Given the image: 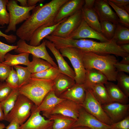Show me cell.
I'll use <instances>...</instances> for the list:
<instances>
[{"label":"cell","instance_id":"83f0119b","mask_svg":"<svg viewBox=\"0 0 129 129\" xmlns=\"http://www.w3.org/2000/svg\"><path fill=\"white\" fill-rule=\"evenodd\" d=\"M29 54L24 53L14 55L7 53L5 56L4 61L2 63L11 67L19 64L27 66L30 62L29 59Z\"/></svg>","mask_w":129,"mask_h":129},{"label":"cell","instance_id":"30bf717a","mask_svg":"<svg viewBox=\"0 0 129 129\" xmlns=\"http://www.w3.org/2000/svg\"><path fill=\"white\" fill-rule=\"evenodd\" d=\"M83 19L81 9L60 24L50 35L67 38L77 28Z\"/></svg>","mask_w":129,"mask_h":129},{"label":"cell","instance_id":"ffe728a7","mask_svg":"<svg viewBox=\"0 0 129 129\" xmlns=\"http://www.w3.org/2000/svg\"><path fill=\"white\" fill-rule=\"evenodd\" d=\"M53 90L58 97L75 83V80L61 73L54 80Z\"/></svg>","mask_w":129,"mask_h":129},{"label":"cell","instance_id":"5bb4252c","mask_svg":"<svg viewBox=\"0 0 129 129\" xmlns=\"http://www.w3.org/2000/svg\"><path fill=\"white\" fill-rule=\"evenodd\" d=\"M78 126H85L91 129L112 128L111 125L102 123L88 112L82 107L80 109L78 118L72 127Z\"/></svg>","mask_w":129,"mask_h":129},{"label":"cell","instance_id":"60d3db41","mask_svg":"<svg viewBox=\"0 0 129 129\" xmlns=\"http://www.w3.org/2000/svg\"><path fill=\"white\" fill-rule=\"evenodd\" d=\"M12 67L2 62H0V82H4L5 80L10 72Z\"/></svg>","mask_w":129,"mask_h":129},{"label":"cell","instance_id":"9c48e42d","mask_svg":"<svg viewBox=\"0 0 129 129\" xmlns=\"http://www.w3.org/2000/svg\"><path fill=\"white\" fill-rule=\"evenodd\" d=\"M18 47L15 51L20 54L27 53L42 59L50 63L53 66L57 67L58 65L48 52L46 45L45 40L37 46H31L27 44L26 41L20 39L17 42Z\"/></svg>","mask_w":129,"mask_h":129},{"label":"cell","instance_id":"11a10c76","mask_svg":"<svg viewBox=\"0 0 129 129\" xmlns=\"http://www.w3.org/2000/svg\"><path fill=\"white\" fill-rule=\"evenodd\" d=\"M5 128V125L4 124L0 123V129H3Z\"/></svg>","mask_w":129,"mask_h":129},{"label":"cell","instance_id":"f546056e","mask_svg":"<svg viewBox=\"0 0 129 129\" xmlns=\"http://www.w3.org/2000/svg\"><path fill=\"white\" fill-rule=\"evenodd\" d=\"M27 66L28 70L32 74L45 70L52 66L46 61L32 55V60L30 61Z\"/></svg>","mask_w":129,"mask_h":129},{"label":"cell","instance_id":"52a82bcc","mask_svg":"<svg viewBox=\"0 0 129 129\" xmlns=\"http://www.w3.org/2000/svg\"><path fill=\"white\" fill-rule=\"evenodd\" d=\"M36 6L24 7L18 5L17 0H8L6 9L9 11L10 21L5 32L16 31V25L27 20L31 15L30 11Z\"/></svg>","mask_w":129,"mask_h":129},{"label":"cell","instance_id":"bcb514c9","mask_svg":"<svg viewBox=\"0 0 129 129\" xmlns=\"http://www.w3.org/2000/svg\"><path fill=\"white\" fill-rule=\"evenodd\" d=\"M20 125L17 122L12 120L6 127V129H19Z\"/></svg>","mask_w":129,"mask_h":129},{"label":"cell","instance_id":"b9f144b4","mask_svg":"<svg viewBox=\"0 0 129 129\" xmlns=\"http://www.w3.org/2000/svg\"><path fill=\"white\" fill-rule=\"evenodd\" d=\"M111 126L113 129H129V115L119 121L113 123Z\"/></svg>","mask_w":129,"mask_h":129},{"label":"cell","instance_id":"d6a6232c","mask_svg":"<svg viewBox=\"0 0 129 129\" xmlns=\"http://www.w3.org/2000/svg\"><path fill=\"white\" fill-rule=\"evenodd\" d=\"M13 66L19 78V88L28 82L31 78L32 74L27 67H23L19 65Z\"/></svg>","mask_w":129,"mask_h":129},{"label":"cell","instance_id":"8fae6325","mask_svg":"<svg viewBox=\"0 0 129 129\" xmlns=\"http://www.w3.org/2000/svg\"><path fill=\"white\" fill-rule=\"evenodd\" d=\"M34 104L31 115L27 120L20 125L19 129H52L53 121L45 119Z\"/></svg>","mask_w":129,"mask_h":129},{"label":"cell","instance_id":"4316f807","mask_svg":"<svg viewBox=\"0 0 129 129\" xmlns=\"http://www.w3.org/2000/svg\"><path fill=\"white\" fill-rule=\"evenodd\" d=\"M86 89L91 90L95 98L102 105L113 102L110 98L104 84L92 85Z\"/></svg>","mask_w":129,"mask_h":129},{"label":"cell","instance_id":"e0dca14e","mask_svg":"<svg viewBox=\"0 0 129 129\" xmlns=\"http://www.w3.org/2000/svg\"><path fill=\"white\" fill-rule=\"evenodd\" d=\"M84 2L85 0H68L58 10L54 18V22L57 24L81 10Z\"/></svg>","mask_w":129,"mask_h":129},{"label":"cell","instance_id":"7bdbcfd3","mask_svg":"<svg viewBox=\"0 0 129 129\" xmlns=\"http://www.w3.org/2000/svg\"><path fill=\"white\" fill-rule=\"evenodd\" d=\"M116 6L129 13V0H109Z\"/></svg>","mask_w":129,"mask_h":129},{"label":"cell","instance_id":"277c9868","mask_svg":"<svg viewBox=\"0 0 129 129\" xmlns=\"http://www.w3.org/2000/svg\"><path fill=\"white\" fill-rule=\"evenodd\" d=\"M53 81L32 78L18 88L20 94L25 96L38 106L45 96L53 90Z\"/></svg>","mask_w":129,"mask_h":129},{"label":"cell","instance_id":"4dcf8cb0","mask_svg":"<svg viewBox=\"0 0 129 129\" xmlns=\"http://www.w3.org/2000/svg\"><path fill=\"white\" fill-rule=\"evenodd\" d=\"M19 94L18 89L12 90L8 96L0 102L5 118L13 108Z\"/></svg>","mask_w":129,"mask_h":129},{"label":"cell","instance_id":"9a60e30c","mask_svg":"<svg viewBox=\"0 0 129 129\" xmlns=\"http://www.w3.org/2000/svg\"><path fill=\"white\" fill-rule=\"evenodd\" d=\"M67 38L76 39H94L98 40L100 42L110 41L101 33L96 31L89 26L83 19L77 28Z\"/></svg>","mask_w":129,"mask_h":129},{"label":"cell","instance_id":"f1b7e54d","mask_svg":"<svg viewBox=\"0 0 129 129\" xmlns=\"http://www.w3.org/2000/svg\"><path fill=\"white\" fill-rule=\"evenodd\" d=\"M111 40L119 46L129 44V28L119 23L116 24L115 33Z\"/></svg>","mask_w":129,"mask_h":129},{"label":"cell","instance_id":"d6986e66","mask_svg":"<svg viewBox=\"0 0 129 129\" xmlns=\"http://www.w3.org/2000/svg\"><path fill=\"white\" fill-rule=\"evenodd\" d=\"M86 88L83 84L75 83L59 97L70 100L82 105L85 100Z\"/></svg>","mask_w":129,"mask_h":129},{"label":"cell","instance_id":"681fc988","mask_svg":"<svg viewBox=\"0 0 129 129\" xmlns=\"http://www.w3.org/2000/svg\"><path fill=\"white\" fill-rule=\"evenodd\" d=\"M122 58V59L119 62L124 64H129V55Z\"/></svg>","mask_w":129,"mask_h":129},{"label":"cell","instance_id":"d4e9b609","mask_svg":"<svg viewBox=\"0 0 129 129\" xmlns=\"http://www.w3.org/2000/svg\"><path fill=\"white\" fill-rule=\"evenodd\" d=\"M81 11L83 19L88 25L96 31L101 33L100 22L94 8L88 9L83 7Z\"/></svg>","mask_w":129,"mask_h":129},{"label":"cell","instance_id":"4fadbf2b","mask_svg":"<svg viewBox=\"0 0 129 129\" xmlns=\"http://www.w3.org/2000/svg\"><path fill=\"white\" fill-rule=\"evenodd\" d=\"M102 106L113 123L119 121L129 115V104L113 102Z\"/></svg>","mask_w":129,"mask_h":129},{"label":"cell","instance_id":"836d02e7","mask_svg":"<svg viewBox=\"0 0 129 129\" xmlns=\"http://www.w3.org/2000/svg\"><path fill=\"white\" fill-rule=\"evenodd\" d=\"M100 22L101 33L108 40H111L114 36L116 24L107 21H102Z\"/></svg>","mask_w":129,"mask_h":129},{"label":"cell","instance_id":"5b68a950","mask_svg":"<svg viewBox=\"0 0 129 129\" xmlns=\"http://www.w3.org/2000/svg\"><path fill=\"white\" fill-rule=\"evenodd\" d=\"M34 104L29 99L20 93L13 108L5 117V120L9 122L14 120L22 125L30 116Z\"/></svg>","mask_w":129,"mask_h":129},{"label":"cell","instance_id":"e575fe53","mask_svg":"<svg viewBox=\"0 0 129 129\" xmlns=\"http://www.w3.org/2000/svg\"><path fill=\"white\" fill-rule=\"evenodd\" d=\"M117 85L128 97H129V76L123 72H118Z\"/></svg>","mask_w":129,"mask_h":129},{"label":"cell","instance_id":"74e56055","mask_svg":"<svg viewBox=\"0 0 129 129\" xmlns=\"http://www.w3.org/2000/svg\"><path fill=\"white\" fill-rule=\"evenodd\" d=\"M7 85L12 90L18 89L19 87V78L16 71L13 67L8 76L5 80Z\"/></svg>","mask_w":129,"mask_h":129},{"label":"cell","instance_id":"7402d4cb","mask_svg":"<svg viewBox=\"0 0 129 129\" xmlns=\"http://www.w3.org/2000/svg\"><path fill=\"white\" fill-rule=\"evenodd\" d=\"M68 17L64 18L61 21L53 26L40 27L33 33L30 41L29 45L37 46L39 45L41 41L48 35H50L61 23L66 20Z\"/></svg>","mask_w":129,"mask_h":129},{"label":"cell","instance_id":"ee69618b","mask_svg":"<svg viewBox=\"0 0 129 129\" xmlns=\"http://www.w3.org/2000/svg\"><path fill=\"white\" fill-rule=\"evenodd\" d=\"M114 66L118 72L129 73V64H124L117 62L114 64Z\"/></svg>","mask_w":129,"mask_h":129},{"label":"cell","instance_id":"3957f363","mask_svg":"<svg viewBox=\"0 0 129 129\" xmlns=\"http://www.w3.org/2000/svg\"><path fill=\"white\" fill-rule=\"evenodd\" d=\"M81 50L83 64L86 70L97 69L103 74L109 81H116L118 72L114 64L118 61L115 55H101Z\"/></svg>","mask_w":129,"mask_h":129},{"label":"cell","instance_id":"f6af8a7d","mask_svg":"<svg viewBox=\"0 0 129 129\" xmlns=\"http://www.w3.org/2000/svg\"><path fill=\"white\" fill-rule=\"evenodd\" d=\"M4 27H0V28H3ZM0 36L4 38L6 41L9 43H13L15 42L17 39L16 36L11 34L10 35H6L2 32L0 30Z\"/></svg>","mask_w":129,"mask_h":129},{"label":"cell","instance_id":"603a6c76","mask_svg":"<svg viewBox=\"0 0 129 129\" xmlns=\"http://www.w3.org/2000/svg\"><path fill=\"white\" fill-rule=\"evenodd\" d=\"M104 85L113 102L124 104H128L129 97L123 92L117 85L111 81H108Z\"/></svg>","mask_w":129,"mask_h":129},{"label":"cell","instance_id":"cb8c5ba5","mask_svg":"<svg viewBox=\"0 0 129 129\" xmlns=\"http://www.w3.org/2000/svg\"><path fill=\"white\" fill-rule=\"evenodd\" d=\"M105 76L101 71L94 69L86 70L84 82L86 89L92 85L102 84H104L108 81Z\"/></svg>","mask_w":129,"mask_h":129},{"label":"cell","instance_id":"2e32d148","mask_svg":"<svg viewBox=\"0 0 129 129\" xmlns=\"http://www.w3.org/2000/svg\"><path fill=\"white\" fill-rule=\"evenodd\" d=\"M94 8L100 22L108 21L116 24L119 23L117 14L112 9L107 0H95Z\"/></svg>","mask_w":129,"mask_h":129},{"label":"cell","instance_id":"1f68e13d","mask_svg":"<svg viewBox=\"0 0 129 129\" xmlns=\"http://www.w3.org/2000/svg\"><path fill=\"white\" fill-rule=\"evenodd\" d=\"M60 73L58 67L52 66L42 71L32 74L31 78L54 81Z\"/></svg>","mask_w":129,"mask_h":129},{"label":"cell","instance_id":"9f6ffc18","mask_svg":"<svg viewBox=\"0 0 129 129\" xmlns=\"http://www.w3.org/2000/svg\"><path fill=\"white\" fill-rule=\"evenodd\" d=\"M113 129L112 128V129Z\"/></svg>","mask_w":129,"mask_h":129},{"label":"cell","instance_id":"7dc6e473","mask_svg":"<svg viewBox=\"0 0 129 129\" xmlns=\"http://www.w3.org/2000/svg\"><path fill=\"white\" fill-rule=\"evenodd\" d=\"M95 1V0H85L83 7L88 9L94 8Z\"/></svg>","mask_w":129,"mask_h":129},{"label":"cell","instance_id":"816d5d0a","mask_svg":"<svg viewBox=\"0 0 129 129\" xmlns=\"http://www.w3.org/2000/svg\"><path fill=\"white\" fill-rule=\"evenodd\" d=\"M5 120V116L3 109L0 102V121Z\"/></svg>","mask_w":129,"mask_h":129},{"label":"cell","instance_id":"484cf974","mask_svg":"<svg viewBox=\"0 0 129 129\" xmlns=\"http://www.w3.org/2000/svg\"><path fill=\"white\" fill-rule=\"evenodd\" d=\"M48 118L53 122L52 129H70L76 120L59 114L51 115Z\"/></svg>","mask_w":129,"mask_h":129},{"label":"cell","instance_id":"7c38bea8","mask_svg":"<svg viewBox=\"0 0 129 129\" xmlns=\"http://www.w3.org/2000/svg\"><path fill=\"white\" fill-rule=\"evenodd\" d=\"M82 107L81 105L70 100L64 99L56 105L45 117L48 118L51 115L59 114L76 120L80 110Z\"/></svg>","mask_w":129,"mask_h":129},{"label":"cell","instance_id":"8992f818","mask_svg":"<svg viewBox=\"0 0 129 129\" xmlns=\"http://www.w3.org/2000/svg\"><path fill=\"white\" fill-rule=\"evenodd\" d=\"M59 50L63 56L67 58L71 62L75 74V83L83 84L86 70L83 64L81 50L75 47H68L61 48Z\"/></svg>","mask_w":129,"mask_h":129},{"label":"cell","instance_id":"c3c4849f","mask_svg":"<svg viewBox=\"0 0 129 129\" xmlns=\"http://www.w3.org/2000/svg\"><path fill=\"white\" fill-rule=\"evenodd\" d=\"M43 0H28L27 3L28 7L36 5L38 2L42 3L44 1Z\"/></svg>","mask_w":129,"mask_h":129},{"label":"cell","instance_id":"ab89813d","mask_svg":"<svg viewBox=\"0 0 129 129\" xmlns=\"http://www.w3.org/2000/svg\"><path fill=\"white\" fill-rule=\"evenodd\" d=\"M12 90L5 82H0V102L4 100L9 95Z\"/></svg>","mask_w":129,"mask_h":129},{"label":"cell","instance_id":"ac0fdd59","mask_svg":"<svg viewBox=\"0 0 129 129\" xmlns=\"http://www.w3.org/2000/svg\"><path fill=\"white\" fill-rule=\"evenodd\" d=\"M45 42L46 47L52 52L56 59L60 73L66 74L75 80V75L74 70L64 59L59 50L49 41L46 39Z\"/></svg>","mask_w":129,"mask_h":129},{"label":"cell","instance_id":"6da1fadb","mask_svg":"<svg viewBox=\"0 0 129 129\" xmlns=\"http://www.w3.org/2000/svg\"><path fill=\"white\" fill-rule=\"evenodd\" d=\"M68 0H52L36 6L29 17L16 30V34L20 39L30 41L35 31L42 27L50 26L56 24L55 16L60 7Z\"/></svg>","mask_w":129,"mask_h":129},{"label":"cell","instance_id":"8d00e7d4","mask_svg":"<svg viewBox=\"0 0 129 129\" xmlns=\"http://www.w3.org/2000/svg\"><path fill=\"white\" fill-rule=\"evenodd\" d=\"M8 0H0V25L3 26L9 24L10 16L6 10V5Z\"/></svg>","mask_w":129,"mask_h":129},{"label":"cell","instance_id":"db71d44e","mask_svg":"<svg viewBox=\"0 0 129 129\" xmlns=\"http://www.w3.org/2000/svg\"><path fill=\"white\" fill-rule=\"evenodd\" d=\"M70 129H91L88 127L84 126H78L72 127Z\"/></svg>","mask_w":129,"mask_h":129},{"label":"cell","instance_id":"ba28073f","mask_svg":"<svg viewBox=\"0 0 129 129\" xmlns=\"http://www.w3.org/2000/svg\"><path fill=\"white\" fill-rule=\"evenodd\" d=\"M84 101L81 106L86 111L102 123L111 125L113 123L103 110L91 90L86 89Z\"/></svg>","mask_w":129,"mask_h":129},{"label":"cell","instance_id":"d590c367","mask_svg":"<svg viewBox=\"0 0 129 129\" xmlns=\"http://www.w3.org/2000/svg\"><path fill=\"white\" fill-rule=\"evenodd\" d=\"M109 5L114 9L119 19V23L129 28V14L125 10L118 7L113 3L108 0Z\"/></svg>","mask_w":129,"mask_h":129},{"label":"cell","instance_id":"f35d334b","mask_svg":"<svg viewBox=\"0 0 129 129\" xmlns=\"http://www.w3.org/2000/svg\"><path fill=\"white\" fill-rule=\"evenodd\" d=\"M17 47V45H8L0 41V62H2L4 61L5 56L8 52L15 50Z\"/></svg>","mask_w":129,"mask_h":129},{"label":"cell","instance_id":"f5cc1de1","mask_svg":"<svg viewBox=\"0 0 129 129\" xmlns=\"http://www.w3.org/2000/svg\"><path fill=\"white\" fill-rule=\"evenodd\" d=\"M27 0H17L20 4L21 6L24 7H28Z\"/></svg>","mask_w":129,"mask_h":129},{"label":"cell","instance_id":"f907efd6","mask_svg":"<svg viewBox=\"0 0 129 129\" xmlns=\"http://www.w3.org/2000/svg\"><path fill=\"white\" fill-rule=\"evenodd\" d=\"M120 46L125 52L129 54V44H125Z\"/></svg>","mask_w":129,"mask_h":129},{"label":"cell","instance_id":"44dd1931","mask_svg":"<svg viewBox=\"0 0 129 129\" xmlns=\"http://www.w3.org/2000/svg\"><path fill=\"white\" fill-rule=\"evenodd\" d=\"M64 99L57 96L53 90L47 94L40 104L37 106V109L42 112L43 115L45 117L56 105Z\"/></svg>","mask_w":129,"mask_h":129},{"label":"cell","instance_id":"7a4b0ae2","mask_svg":"<svg viewBox=\"0 0 129 129\" xmlns=\"http://www.w3.org/2000/svg\"><path fill=\"white\" fill-rule=\"evenodd\" d=\"M63 44L64 47H75L101 55L112 54L122 57L129 55L112 40L107 42H98L90 39H76L66 38L63 39Z\"/></svg>","mask_w":129,"mask_h":129}]
</instances>
